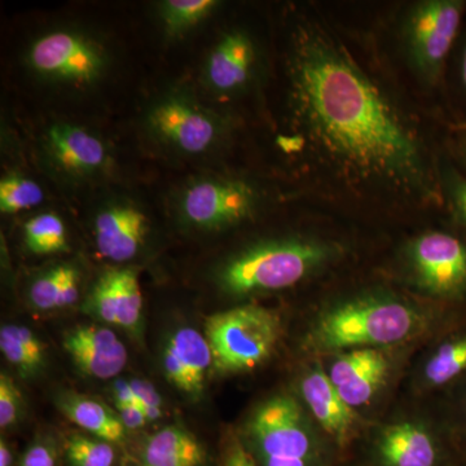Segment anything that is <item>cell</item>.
Returning <instances> with one entry per match:
<instances>
[{
  "label": "cell",
  "instance_id": "8992f818",
  "mask_svg": "<svg viewBox=\"0 0 466 466\" xmlns=\"http://www.w3.org/2000/svg\"><path fill=\"white\" fill-rule=\"evenodd\" d=\"M466 15L464 0H428L406 25L408 56L429 84H437L455 50Z\"/></svg>",
  "mask_w": 466,
  "mask_h": 466
},
{
  "label": "cell",
  "instance_id": "f546056e",
  "mask_svg": "<svg viewBox=\"0 0 466 466\" xmlns=\"http://www.w3.org/2000/svg\"><path fill=\"white\" fill-rule=\"evenodd\" d=\"M0 350L9 363L17 367L24 375H32L42 367L43 360H45V358L39 357L29 346L20 341L12 333L9 325H3L0 329Z\"/></svg>",
  "mask_w": 466,
  "mask_h": 466
},
{
  "label": "cell",
  "instance_id": "4fadbf2b",
  "mask_svg": "<svg viewBox=\"0 0 466 466\" xmlns=\"http://www.w3.org/2000/svg\"><path fill=\"white\" fill-rule=\"evenodd\" d=\"M64 349L85 375L99 380L118 376L127 364V350L112 329L79 325L64 337Z\"/></svg>",
  "mask_w": 466,
  "mask_h": 466
},
{
  "label": "cell",
  "instance_id": "d6986e66",
  "mask_svg": "<svg viewBox=\"0 0 466 466\" xmlns=\"http://www.w3.org/2000/svg\"><path fill=\"white\" fill-rule=\"evenodd\" d=\"M142 466H208L207 452L187 429L170 425L147 440Z\"/></svg>",
  "mask_w": 466,
  "mask_h": 466
},
{
  "label": "cell",
  "instance_id": "74e56055",
  "mask_svg": "<svg viewBox=\"0 0 466 466\" xmlns=\"http://www.w3.org/2000/svg\"><path fill=\"white\" fill-rule=\"evenodd\" d=\"M113 397L116 406H127V404H137V398L135 395L131 382L119 379L113 383Z\"/></svg>",
  "mask_w": 466,
  "mask_h": 466
},
{
  "label": "cell",
  "instance_id": "5bb4252c",
  "mask_svg": "<svg viewBox=\"0 0 466 466\" xmlns=\"http://www.w3.org/2000/svg\"><path fill=\"white\" fill-rule=\"evenodd\" d=\"M164 372L167 381L186 394L198 397L205 388L213 354L207 337L184 327L168 339L164 352Z\"/></svg>",
  "mask_w": 466,
  "mask_h": 466
},
{
  "label": "cell",
  "instance_id": "52a82bcc",
  "mask_svg": "<svg viewBox=\"0 0 466 466\" xmlns=\"http://www.w3.org/2000/svg\"><path fill=\"white\" fill-rule=\"evenodd\" d=\"M27 63L46 81L86 87L96 84L108 66L99 42L76 30H55L30 46Z\"/></svg>",
  "mask_w": 466,
  "mask_h": 466
},
{
  "label": "cell",
  "instance_id": "3957f363",
  "mask_svg": "<svg viewBox=\"0 0 466 466\" xmlns=\"http://www.w3.org/2000/svg\"><path fill=\"white\" fill-rule=\"evenodd\" d=\"M333 256L330 245L309 238L263 242L229 259L218 274V283L231 296L287 289Z\"/></svg>",
  "mask_w": 466,
  "mask_h": 466
},
{
  "label": "cell",
  "instance_id": "e0dca14e",
  "mask_svg": "<svg viewBox=\"0 0 466 466\" xmlns=\"http://www.w3.org/2000/svg\"><path fill=\"white\" fill-rule=\"evenodd\" d=\"M256 63V48L247 34H226L207 61L205 79L211 90L227 94L249 81Z\"/></svg>",
  "mask_w": 466,
  "mask_h": 466
},
{
  "label": "cell",
  "instance_id": "5b68a950",
  "mask_svg": "<svg viewBox=\"0 0 466 466\" xmlns=\"http://www.w3.org/2000/svg\"><path fill=\"white\" fill-rule=\"evenodd\" d=\"M247 449L258 466H318L320 449L290 395L279 394L263 401L247 425Z\"/></svg>",
  "mask_w": 466,
  "mask_h": 466
},
{
  "label": "cell",
  "instance_id": "cb8c5ba5",
  "mask_svg": "<svg viewBox=\"0 0 466 466\" xmlns=\"http://www.w3.org/2000/svg\"><path fill=\"white\" fill-rule=\"evenodd\" d=\"M45 192L38 183L23 175L11 174L0 182V211L17 214L39 207Z\"/></svg>",
  "mask_w": 466,
  "mask_h": 466
},
{
  "label": "cell",
  "instance_id": "7402d4cb",
  "mask_svg": "<svg viewBox=\"0 0 466 466\" xmlns=\"http://www.w3.org/2000/svg\"><path fill=\"white\" fill-rule=\"evenodd\" d=\"M24 235L27 249L38 256L67 249L66 225L56 214L45 213L32 218L26 222Z\"/></svg>",
  "mask_w": 466,
  "mask_h": 466
},
{
  "label": "cell",
  "instance_id": "7a4b0ae2",
  "mask_svg": "<svg viewBox=\"0 0 466 466\" xmlns=\"http://www.w3.org/2000/svg\"><path fill=\"white\" fill-rule=\"evenodd\" d=\"M421 327L422 315L403 300L366 297L325 311L309 341L317 351L377 349L406 341Z\"/></svg>",
  "mask_w": 466,
  "mask_h": 466
},
{
  "label": "cell",
  "instance_id": "30bf717a",
  "mask_svg": "<svg viewBox=\"0 0 466 466\" xmlns=\"http://www.w3.org/2000/svg\"><path fill=\"white\" fill-rule=\"evenodd\" d=\"M410 262L417 284L438 297L466 291V241L453 233L433 231L410 244Z\"/></svg>",
  "mask_w": 466,
  "mask_h": 466
},
{
  "label": "cell",
  "instance_id": "277c9868",
  "mask_svg": "<svg viewBox=\"0 0 466 466\" xmlns=\"http://www.w3.org/2000/svg\"><path fill=\"white\" fill-rule=\"evenodd\" d=\"M280 334L278 315L254 303L217 312L205 323L213 367L223 375L247 372L265 363Z\"/></svg>",
  "mask_w": 466,
  "mask_h": 466
},
{
  "label": "cell",
  "instance_id": "8d00e7d4",
  "mask_svg": "<svg viewBox=\"0 0 466 466\" xmlns=\"http://www.w3.org/2000/svg\"><path fill=\"white\" fill-rule=\"evenodd\" d=\"M116 413L121 419L122 424L125 425L126 431H137L143 428L148 422L146 413L139 404H127V406H116Z\"/></svg>",
  "mask_w": 466,
  "mask_h": 466
},
{
  "label": "cell",
  "instance_id": "4dcf8cb0",
  "mask_svg": "<svg viewBox=\"0 0 466 466\" xmlns=\"http://www.w3.org/2000/svg\"><path fill=\"white\" fill-rule=\"evenodd\" d=\"M23 398L16 383L7 373L0 375V428L7 429L20 416Z\"/></svg>",
  "mask_w": 466,
  "mask_h": 466
},
{
  "label": "cell",
  "instance_id": "1f68e13d",
  "mask_svg": "<svg viewBox=\"0 0 466 466\" xmlns=\"http://www.w3.org/2000/svg\"><path fill=\"white\" fill-rule=\"evenodd\" d=\"M131 386L137 395V404L146 413L148 421L158 420L162 416V398L156 389L144 380H133Z\"/></svg>",
  "mask_w": 466,
  "mask_h": 466
},
{
  "label": "cell",
  "instance_id": "ac0fdd59",
  "mask_svg": "<svg viewBox=\"0 0 466 466\" xmlns=\"http://www.w3.org/2000/svg\"><path fill=\"white\" fill-rule=\"evenodd\" d=\"M377 453L383 466H435L438 459L431 435L410 422L386 428L377 441Z\"/></svg>",
  "mask_w": 466,
  "mask_h": 466
},
{
  "label": "cell",
  "instance_id": "44dd1931",
  "mask_svg": "<svg viewBox=\"0 0 466 466\" xmlns=\"http://www.w3.org/2000/svg\"><path fill=\"white\" fill-rule=\"evenodd\" d=\"M78 297L79 272L72 266L54 267L30 285V302L41 311L69 308Z\"/></svg>",
  "mask_w": 466,
  "mask_h": 466
},
{
  "label": "cell",
  "instance_id": "6da1fadb",
  "mask_svg": "<svg viewBox=\"0 0 466 466\" xmlns=\"http://www.w3.org/2000/svg\"><path fill=\"white\" fill-rule=\"evenodd\" d=\"M294 115L320 157L350 182L443 204L441 170L375 79L319 26L300 27L290 57Z\"/></svg>",
  "mask_w": 466,
  "mask_h": 466
},
{
  "label": "cell",
  "instance_id": "ba28073f",
  "mask_svg": "<svg viewBox=\"0 0 466 466\" xmlns=\"http://www.w3.org/2000/svg\"><path fill=\"white\" fill-rule=\"evenodd\" d=\"M258 204V193L245 180L205 177L183 189L177 207L189 226L218 231L249 219Z\"/></svg>",
  "mask_w": 466,
  "mask_h": 466
},
{
  "label": "cell",
  "instance_id": "e575fe53",
  "mask_svg": "<svg viewBox=\"0 0 466 466\" xmlns=\"http://www.w3.org/2000/svg\"><path fill=\"white\" fill-rule=\"evenodd\" d=\"M56 465V453L54 447L47 443H34L26 451L21 466H55Z\"/></svg>",
  "mask_w": 466,
  "mask_h": 466
},
{
  "label": "cell",
  "instance_id": "f35d334b",
  "mask_svg": "<svg viewBox=\"0 0 466 466\" xmlns=\"http://www.w3.org/2000/svg\"><path fill=\"white\" fill-rule=\"evenodd\" d=\"M12 465V452L7 441H0V466Z\"/></svg>",
  "mask_w": 466,
  "mask_h": 466
},
{
  "label": "cell",
  "instance_id": "ffe728a7",
  "mask_svg": "<svg viewBox=\"0 0 466 466\" xmlns=\"http://www.w3.org/2000/svg\"><path fill=\"white\" fill-rule=\"evenodd\" d=\"M58 406L70 421L92 437L122 443L126 438V428L118 413L110 410L103 401L85 395L66 394L58 400Z\"/></svg>",
  "mask_w": 466,
  "mask_h": 466
},
{
  "label": "cell",
  "instance_id": "8fae6325",
  "mask_svg": "<svg viewBox=\"0 0 466 466\" xmlns=\"http://www.w3.org/2000/svg\"><path fill=\"white\" fill-rule=\"evenodd\" d=\"M43 150L58 173L73 179L99 175L109 164L108 147L81 126L52 125L43 137Z\"/></svg>",
  "mask_w": 466,
  "mask_h": 466
},
{
  "label": "cell",
  "instance_id": "9a60e30c",
  "mask_svg": "<svg viewBox=\"0 0 466 466\" xmlns=\"http://www.w3.org/2000/svg\"><path fill=\"white\" fill-rule=\"evenodd\" d=\"M388 372V358L380 350L357 349L337 358L328 376L342 400L354 410L372 400Z\"/></svg>",
  "mask_w": 466,
  "mask_h": 466
},
{
  "label": "cell",
  "instance_id": "d6a6232c",
  "mask_svg": "<svg viewBox=\"0 0 466 466\" xmlns=\"http://www.w3.org/2000/svg\"><path fill=\"white\" fill-rule=\"evenodd\" d=\"M447 149L453 165L466 175V124H451Z\"/></svg>",
  "mask_w": 466,
  "mask_h": 466
},
{
  "label": "cell",
  "instance_id": "83f0119b",
  "mask_svg": "<svg viewBox=\"0 0 466 466\" xmlns=\"http://www.w3.org/2000/svg\"><path fill=\"white\" fill-rule=\"evenodd\" d=\"M88 311L104 323L118 325L116 312V269H109L100 276L88 299Z\"/></svg>",
  "mask_w": 466,
  "mask_h": 466
},
{
  "label": "cell",
  "instance_id": "484cf974",
  "mask_svg": "<svg viewBox=\"0 0 466 466\" xmlns=\"http://www.w3.org/2000/svg\"><path fill=\"white\" fill-rule=\"evenodd\" d=\"M466 370V337L444 343L426 363L425 377L435 386L452 381Z\"/></svg>",
  "mask_w": 466,
  "mask_h": 466
},
{
  "label": "cell",
  "instance_id": "2e32d148",
  "mask_svg": "<svg viewBox=\"0 0 466 466\" xmlns=\"http://www.w3.org/2000/svg\"><path fill=\"white\" fill-rule=\"evenodd\" d=\"M300 392L325 433L337 443L345 444L354 431L357 417L336 390L328 373L320 367L312 368L300 382Z\"/></svg>",
  "mask_w": 466,
  "mask_h": 466
},
{
  "label": "cell",
  "instance_id": "d4e9b609",
  "mask_svg": "<svg viewBox=\"0 0 466 466\" xmlns=\"http://www.w3.org/2000/svg\"><path fill=\"white\" fill-rule=\"evenodd\" d=\"M143 294L137 271L116 269V312L118 325L127 330L137 329L142 319Z\"/></svg>",
  "mask_w": 466,
  "mask_h": 466
},
{
  "label": "cell",
  "instance_id": "603a6c76",
  "mask_svg": "<svg viewBox=\"0 0 466 466\" xmlns=\"http://www.w3.org/2000/svg\"><path fill=\"white\" fill-rule=\"evenodd\" d=\"M216 0H167L161 5V18L168 35H183L201 24L217 8Z\"/></svg>",
  "mask_w": 466,
  "mask_h": 466
},
{
  "label": "cell",
  "instance_id": "f1b7e54d",
  "mask_svg": "<svg viewBox=\"0 0 466 466\" xmlns=\"http://www.w3.org/2000/svg\"><path fill=\"white\" fill-rule=\"evenodd\" d=\"M443 204H447L451 216L460 226L466 228V175L455 165L441 170Z\"/></svg>",
  "mask_w": 466,
  "mask_h": 466
},
{
  "label": "cell",
  "instance_id": "836d02e7",
  "mask_svg": "<svg viewBox=\"0 0 466 466\" xmlns=\"http://www.w3.org/2000/svg\"><path fill=\"white\" fill-rule=\"evenodd\" d=\"M222 466H258L256 460L238 438L233 437L226 444Z\"/></svg>",
  "mask_w": 466,
  "mask_h": 466
},
{
  "label": "cell",
  "instance_id": "4316f807",
  "mask_svg": "<svg viewBox=\"0 0 466 466\" xmlns=\"http://www.w3.org/2000/svg\"><path fill=\"white\" fill-rule=\"evenodd\" d=\"M70 466H115L116 451L109 441L84 434H73L66 441Z\"/></svg>",
  "mask_w": 466,
  "mask_h": 466
},
{
  "label": "cell",
  "instance_id": "d590c367",
  "mask_svg": "<svg viewBox=\"0 0 466 466\" xmlns=\"http://www.w3.org/2000/svg\"><path fill=\"white\" fill-rule=\"evenodd\" d=\"M455 48H459L458 57H456V85L462 100L466 103V18ZM462 124H466V118Z\"/></svg>",
  "mask_w": 466,
  "mask_h": 466
},
{
  "label": "cell",
  "instance_id": "7c38bea8",
  "mask_svg": "<svg viewBox=\"0 0 466 466\" xmlns=\"http://www.w3.org/2000/svg\"><path fill=\"white\" fill-rule=\"evenodd\" d=\"M148 229V218L133 202H110L94 220L97 253L112 262H127L142 249Z\"/></svg>",
  "mask_w": 466,
  "mask_h": 466
},
{
  "label": "cell",
  "instance_id": "9c48e42d",
  "mask_svg": "<svg viewBox=\"0 0 466 466\" xmlns=\"http://www.w3.org/2000/svg\"><path fill=\"white\" fill-rule=\"evenodd\" d=\"M147 130L167 148L196 156L214 148L223 135L222 119L182 95L155 101L146 116Z\"/></svg>",
  "mask_w": 466,
  "mask_h": 466
}]
</instances>
